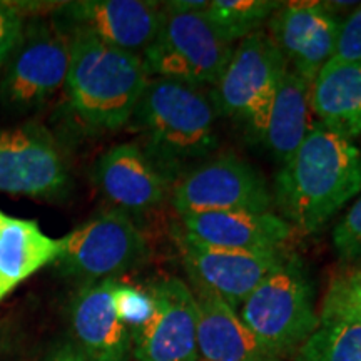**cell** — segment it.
Returning <instances> with one entry per match:
<instances>
[{
	"label": "cell",
	"mask_w": 361,
	"mask_h": 361,
	"mask_svg": "<svg viewBox=\"0 0 361 361\" xmlns=\"http://www.w3.org/2000/svg\"><path fill=\"white\" fill-rule=\"evenodd\" d=\"M361 192V151L350 139L314 121L273 184L278 216L293 229L318 233Z\"/></svg>",
	"instance_id": "6da1fadb"
},
{
	"label": "cell",
	"mask_w": 361,
	"mask_h": 361,
	"mask_svg": "<svg viewBox=\"0 0 361 361\" xmlns=\"http://www.w3.org/2000/svg\"><path fill=\"white\" fill-rule=\"evenodd\" d=\"M218 109L211 92L169 79H149L129 126L144 151L178 180L218 147Z\"/></svg>",
	"instance_id": "7a4b0ae2"
},
{
	"label": "cell",
	"mask_w": 361,
	"mask_h": 361,
	"mask_svg": "<svg viewBox=\"0 0 361 361\" xmlns=\"http://www.w3.org/2000/svg\"><path fill=\"white\" fill-rule=\"evenodd\" d=\"M69 34L71 64L64 89L71 112L92 133H116L129 126L151 79L142 57L85 32Z\"/></svg>",
	"instance_id": "3957f363"
},
{
	"label": "cell",
	"mask_w": 361,
	"mask_h": 361,
	"mask_svg": "<svg viewBox=\"0 0 361 361\" xmlns=\"http://www.w3.org/2000/svg\"><path fill=\"white\" fill-rule=\"evenodd\" d=\"M238 314L274 358L300 348L319 324L303 261L286 255L243 301Z\"/></svg>",
	"instance_id": "277c9868"
},
{
	"label": "cell",
	"mask_w": 361,
	"mask_h": 361,
	"mask_svg": "<svg viewBox=\"0 0 361 361\" xmlns=\"http://www.w3.org/2000/svg\"><path fill=\"white\" fill-rule=\"evenodd\" d=\"M288 67L281 49L263 30L243 39L211 90L218 114L263 142L271 106Z\"/></svg>",
	"instance_id": "5b68a950"
},
{
	"label": "cell",
	"mask_w": 361,
	"mask_h": 361,
	"mask_svg": "<svg viewBox=\"0 0 361 361\" xmlns=\"http://www.w3.org/2000/svg\"><path fill=\"white\" fill-rule=\"evenodd\" d=\"M54 264L62 276L84 284L114 279L146 263L147 239L134 218L109 207L59 239Z\"/></svg>",
	"instance_id": "8992f818"
},
{
	"label": "cell",
	"mask_w": 361,
	"mask_h": 361,
	"mask_svg": "<svg viewBox=\"0 0 361 361\" xmlns=\"http://www.w3.org/2000/svg\"><path fill=\"white\" fill-rule=\"evenodd\" d=\"M233 51L202 12H171L162 7L156 37L141 57L149 78L214 87Z\"/></svg>",
	"instance_id": "52a82bcc"
},
{
	"label": "cell",
	"mask_w": 361,
	"mask_h": 361,
	"mask_svg": "<svg viewBox=\"0 0 361 361\" xmlns=\"http://www.w3.org/2000/svg\"><path fill=\"white\" fill-rule=\"evenodd\" d=\"M71 34L52 22H25L24 34L2 71L0 106L13 114L44 107L66 85Z\"/></svg>",
	"instance_id": "ba28073f"
},
{
	"label": "cell",
	"mask_w": 361,
	"mask_h": 361,
	"mask_svg": "<svg viewBox=\"0 0 361 361\" xmlns=\"http://www.w3.org/2000/svg\"><path fill=\"white\" fill-rule=\"evenodd\" d=\"M171 206L178 216L224 211H271L273 194L255 166L236 154L211 157L174 183Z\"/></svg>",
	"instance_id": "9c48e42d"
},
{
	"label": "cell",
	"mask_w": 361,
	"mask_h": 361,
	"mask_svg": "<svg viewBox=\"0 0 361 361\" xmlns=\"http://www.w3.org/2000/svg\"><path fill=\"white\" fill-rule=\"evenodd\" d=\"M71 191L66 156L39 124L0 128V192L59 201Z\"/></svg>",
	"instance_id": "30bf717a"
},
{
	"label": "cell",
	"mask_w": 361,
	"mask_h": 361,
	"mask_svg": "<svg viewBox=\"0 0 361 361\" xmlns=\"http://www.w3.org/2000/svg\"><path fill=\"white\" fill-rule=\"evenodd\" d=\"M173 238L196 293H206L239 310L263 279L283 263V251L241 252L211 247L173 226Z\"/></svg>",
	"instance_id": "8fae6325"
},
{
	"label": "cell",
	"mask_w": 361,
	"mask_h": 361,
	"mask_svg": "<svg viewBox=\"0 0 361 361\" xmlns=\"http://www.w3.org/2000/svg\"><path fill=\"white\" fill-rule=\"evenodd\" d=\"M151 318L130 331L135 361H201L197 353V308L194 293L179 278L152 284Z\"/></svg>",
	"instance_id": "7c38bea8"
},
{
	"label": "cell",
	"mask_w": 361,
	"mask_h": 361,
	"mask_svg": "<svg viewBox=\"0 0 361 361\" xmlns=\"http://www.w3.org/2000/svg\"><path fill=\"white\" fill-rule=\"evenodd\" d=\"M161 13V4L146 0H78L62 4L54 22L141 56L156 37Z\"/></svg>",
	"instance_id": "4fadbf2b"
},
{
	"label": "cell",
	"mask_w": 361,
	"mask_h": 361,
	"mask_svg": "<svg viewBox=\"0 0 361 361\" xmlns=\"http://www.w3.org/2000/svg\"><path fill=\"white\" fill-rule=\"evenodd\" d=\"M94 183L112 207L133 218L159 207L174 186L139 142L107 149L94 166Z\"/></svg>",
	"instance_id": "5bb4252c"
},
{
	"label": "cell",
	"mask_w": 361,
	"mask_h": 361,
	"mask_svg": "<svg viewBox=\"0 0 361 361\" xmlns=\"http://www.w3.org/2000/svg\"><path fill=\"white\" fill-rule=\"evenodd\" d=\"M341 22L328 4L283 2L269 19L271 39L288 66L310 84L335 52Z\"/></svg>",
	"instance_id": "9a60e30c"
},
{
	"label": "cell",
	"mask_w": 361,
	"mask_h": 361,
	"mask_svg": "<svg viewBox=\"0 0 361 361\" xmlns=\"http://www.w3.org/2000/svg\"><path fill=\"white\" fill-rule=\"evenodd\" d=\"M178 228L189 238L218 250L241 252L283 251L295 229L273 211H224L180 216Z\"/></svg>",
	"instance_id": "2e32d148"
},
{
	"label": "cell",
	"mask_w": 361,
	"mask_h": 361,
	"mask_svg": "<svg viewBox=\"0 0 361 361\" xmlns=\"http://www.w3.org/2000/svg\"><path fill=\"white\" fill-rule=\"evenodd\" d=\"M116 279L84 284L71 303L74 345L87 361H129L130 329L112 308L111 290Z\"/></svg>",
	"instance_id": "e0dca14e"
},
{
	"label": "cell",
	"mask_w": 361,
	"mask_h": 361,
	"mask_svg": "<svg viewBox=\"0 0 361 361\" xmlns=\"http://www.w3.org/2000/svg\"><path fill=\"white\" fill-rule=\"evenodd\" d=\"M197 353L201 361H276L223 300L196 293Z\"/></svg>",
	"instance_id": "ac0fdd59"
},
{
	"label": "cell",
	"mask_w": 361,
	"mask_h": 361,
	"mask_svg": "<svg viewBox=\"0 0 361 361\" xmlns=\"http://www.w3.org/2000/svg\"><path fill=\"white\" fill-rule=\"evenodd\" d=\"M311 111L319 124L346 139L361 134V61H328L311 84Z\"/></svg>",
	"instance_id": "d6986e66"
},
{
	"label": "cell",
	"mask_w": 361,
	"mask_h": 361,
	"mask_svg": "<svg viewBox=\"0 0 361 361\" xmlns=\"http://www.w3.org/2000/svg\"><path fill=\"white\" fill-rule=\"evenodd\" d=\"M59 247V239L47 236L35 221L0 209V303L22 281L52 264Z\"/></svg>",
	"instance_id": "ffe728a7"
},
{
	"label": "cell",
	"mask_w": 361,
	"mask_h": 361,
	"mask_svg": "<svg viewBox=\"0 0 361 361\" xmlns=\"http://www.w3.org/2000/svg\"><path fill=\"white\" fill-rule=\"evenodd\" d=\"M311 84L288 67L271 106L263 142L274 159L284 164L313 128Z\"/></svg>",
	"instance_id": "44dd1931"
},
{
	"label": "cell",
	"mask_w": 361,
	"mask_h": 361,
	"mask_svg": "<svg viewBox=\"0 0 361 361\" xmlns=\"http://www.w3.org/2000/svg\"><path fill=\"white\" fill-rule=\"evenodd\" d=\"M296 361H361V316L319 318L318 328L298 348Z\"/></svg>",
	"instance_id": "7402d4cb"
},
{
	"label": "cell",
	"mask_w": 361,
	"mask_h": 361,
	"mask_svg": "<svg viewBox=\"0 0 361 361\" xmlns=\"http://www.w3.org/2000/svg\"><path fill=\"white\" fill-rule=\"evenodd\" d=\"M281 6L283 2L274 0H213L202 13L214 32L233 45L236 40L259 32Z\"/></svg>",
	"instance_id": "603a6c76"
},
{
	"label": "cell",
	"mask_w": 361,
	"mask_h": 361,
	"mask_svg": "<svg viewBox=\"0 0 361 361\" xmlns=\"http://www.w3.org/2000/svg\"><path fill=\"white\" fill-rule=\"evenodd\" d=\"M345 314L361 316V264L338 274L324 296L322 318Z\"/></svg>",
	"instance_id": "cb8c5ba5"
},
{
	"label": "cell",
	"mask_w": 361,
	"mask_h": 361,
	"mask_svg": "<svg viewBox=\"0 0 361 361\" xmlns=\"http://www.w3.org/2000/svg\"><path fill=\"white\" fill-rule=\"evenodd\" d=\"M111 300L116 316L130 331L142 326L154 311V303H152L149 291L139 290L130 284L114 281L111 290Z\"/></svg>",
	"instance_id": "d4e9b609"
},
{
	"label": "cell",
	"mask_w": 361,
	"mask_h": 361,
	"mask_svg": "<svg viewBox=\"0 0 361 361\" xmlns=\"http://www.w3.org/2000/svg\"><path fill=\"white\" fill-rule=\"evenodd\" d=\"M333 247L341 259H361V196L333 229Z\"/></svg>",
	"instance_id": "484cf974"
},
{
	"label": "cell",
	"mask_w": 361,
	"mask_h": 361,
	"mask_svg": "<svg viewBox=\"0 0 361 361\" xmlns=\"http://www.w3.org/2000/svg\"><path fill=\"white\" fill-rule=\"evenodd\" d=\"M25 29V19L20 7L8 2H0V71L19 45Z\"/></svg>",
	"instance_id": "4316f807"
},
{
	"label": "cell",
	"mask_w": 361,
	"mask_h": 361,
	"mask_svg": "<svg viewBox=\"0 0 361 361\" xmlns=\"http://www.w3.org/2000/svg\"><path fill=\"white\" fill-rule=\"evenodd\" d=\"M329 61L355 62L361 61V4L345 22L338 32L335 52Z\"/></svg>",
	"instance_id": "83f0119b"
},
{
	"label": "cell",
	"mask_w": 361,
	"mask_h": 361,
	"mask_svg": "<svg viewBox=\"0 0 361 361\" xmlns=\"http://www.w3.org/2000/svg\"><path fill=\"white\" fill-rule=\"evenodd\" d=\"M44 361H87L74 343H62L54 348Z\"/></svg>",
	"instance_id": "f1b7e54d"
},
{
	"label": "cell",
	"mask_w": 361,
	"mask_h": 361,
	"mask_svg": "<svg viewBox=\"0 0 361 361\" xmlns=\"http://www.w3.org/2000/svg\"><path fill=\"white\" fill-rule=\"evenodd\" d=\"M207 4L204 0H173L162 4V7L171 12H204Z\"/></svg>",
	"instance_id": "f546056e"
}]
</instances>
